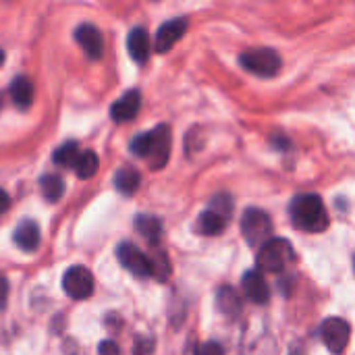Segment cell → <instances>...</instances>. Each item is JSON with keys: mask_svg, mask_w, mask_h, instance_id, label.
<instances>
[{"mask_svg": "<svg viewBox=\"0 0 355 355\" xmlns=\"http://www.w3.org/2000/svg\"><path fill=\"white\" fill-rule=\"evenodd\" d=\"M40 189L42 196L50 202H58L64 196V181L58 175H44L40 179Z\"/></svg>", "mask_w": 355, "mask_h": 355, "instance_id": "44dd1931", "label": "cell"}, {"mask_svg": "<svg viewBox=\"0 0 355 355\" xmlns=\"http://www.w3.org/2000/svg\"><path fill=\"white\" fill-rule=\"evenodd\" d=\"M139 183H141V175L133 166H123L114 173V187L123 196H133L139 189Z\"/></svg>", "mask_w": 355, "mask_h": 355, "instance_id": "d6986e66", "label": "cell"}, {"mask_svg": "<svg viewBox=\"0 0 355 355\" xmlns=\"http://www.w3.org/2000/svg\"><path fill=\"white\" fill-rule=\"evenodd\" d=\"M241 287H243V293L248 295V300H252L254 304H260V306L268 304L270 287L260 270H248L241 279Z\"/></svg>", "mask_w": 355, "mask_h": 355, "instance_id": "7c38bea8", "label": "cell"}, {"mask_svg": "<svg viewBox=\"0 0 355 355\" xmlns=\"http://www.w3.org/2000/svg\"><path fill=\"white\" fill-rule=\"evenodd\" d=\"M75 40L79 42V46L83 48L85 56L92 58V60H98L102 56V50H104V40H102V33L96 25L92 23H81L77 29H75Z\"/></svg>", "mask_w": 355, "mask_h": 355, "instance_id": "30bf717a", "label": "cell"}, {"mask_svg": "<svg viewBox=\"0 0 355 355\" xmlns=\"http://www.w3.org/2000/svg\"><path fill=\"white\" fill-rule=\"evenodd\" d=\"M12 241H15L17 248L23 250V252H33V250H37V245H40V227H37V223L31 220V218H23V220L17 225L15 233H12Z\"/></svg>", "mask_w": 355, "mask_h": 355, "instance_id": "4fadbf2b", "label": "cell"}, {"mask_svg": "<svg viewBox=\"0 0 355 355\" xmlns=\"http://www.w3.org/2000/svg\"><path fill=\"white\" fill-rule=\"evenodd\" d=\"M216 310L229 318H237L241 314V300L233 287H220L216 291Z\"/></svg>", "mask_w": 355, "mask_h": 355, "instance_id": "ac0fdd59", "label": "cell"}, {"mask_svg": "<svg viewBox=\"0 0 355 355\" xmlns=\"http://www.w3.org/2000/svg\"><path fill=\"white\" fill-rule=\"evenodd\" d=\"M135 231L150 243L156 245L162 237V223L160 218L152 216V214H139L135 218Z\"/></svg>", "mask_w": 355, "mask_h": 355, "instance_id": "e0dca14e", "label": "cell"}, {"mask_svg": "<svg viewBox=\"0 0 355 355\" xmlns=\"http://www.w3.org/2000/svg\"><path fill=\"white\" fill-rule=\"evenodd\" d=\"M295 260L293 245L287 239L272 237L266 245L260 248L256 264L260 272H283Z\"/></svg>", "mask_w": 355, "mask_h": 355, "instance_id": "3957f363", "label": "cell"}, {"mask_svg": "<svg viewBox=\"0 0 355 355\" xmlns=\"http://www.w3.org/2000/svg\"><path fill=\"white\" fill-rule=\"evenodd\" d=\"M150 264H152V277H156L158 281H166L168 275H171V264H168V258L164 252L156 250L152 256H150Z\"/></svg>", "mask_w": 355, "mask_h": 355, "instance_id": "603a6c76", "label": "cell"}, {"mask_svg": "<svg viewBox=\"0 0 355 355\" xmlns=\"http://www.w3.org/2000/svg\"><path fill=\"white\" fill-rule=\"evenodd\" d=\"M154 349V339L148 337H139L135 341V355H150Z\"/></svg>", "mask_w": 355, "mask_h": 355, "instance_id": "cb8c5ba5", "label": "cell"}, {"mask_svg": "<svg viewBox=\"0 0 355 355\" xmlns=\"http://www.w3.org/2000/svg\"><path fill=\"white\" fill-rule=\"evenodd\" d=\"M239 64L256 77H275L283 60L275 48H250L239 54Z\"/></svg>", "mask_w": 355, "mask_h": 355, "instance_id": "277c9868", "label": "cell"}, {"mask_svg": "<svg viewBox=\"0 0 355 355\" xmlns=\"http://www.w3.org/2000/svg\"><path fill=\"white\" fill-rule=\"evenodd\" d=\"M79 156H81L79 144L71 139V141H64L62 146H58V148L54 150L52 160H54V164H58V166H64V168H71V166H73V168H75Z\"/></svg>", "mask_w": 355, "mask_h": 355, "instance_id": "ffe728a7", "label": "cell"}, {"mask_svg": "<svg viewBox=\"0 0 355 355\" xmlns=\"http://www.w3.org/2000/svg\"><path fill=\"white\" fill-rule=\"evenodd\" d=\"M2 60H4V52H2V48H0V64H2Z\"/></svg>", "mask_w": 355, "mask_h": 355, "instance_id": "f1b7e54d", "label": "cell"}, {"mask_svg": "<svg viewBox=\"0 0 355 355\" xmlns=\"http://www.w3.org/2000/svg\"><path fill=\"white\" fill-rule=\"evenodd\" d=\"M289 214L293 225L300 231L306 233H322L329 229V214L327 208L320 200V196L316 193H306V196H297L291 206H289Z\"/></svg>", "mask_w": 355, "mask_h": 355, "instance_id": "7a4b0ae2", "label": "cell"}, {"mask_svg": "<svg viewBox=\"0 0 355 355\" xmlns=\"http://www.w3.org/2000/svg\"><path fill=\"white\" fill-rule=\"evenodd\" d=\"M227 225H229V216H225V214H220V212L208 208V210H204V212L200 214V218H198V223H196V229H198L200 235L212 237V235H220V233L227 229Z\"/></svg>", "mask_w": 355, "mask_h": 355, "instance_id": "2e32d148", "label": "cell"}, {"mask_svg": "<svg viewBox=\"0 0 355 355\" xmlns=\"http://www.w3.org/2000/svg\"><path fill=\"white\" fill-rule=\"evenodd\" d=\"M241 233L252 248H262L272 239V220L260 208H248L241 216Z\"/></svg>", "mask_w": 355, "mask_h": 355, "instance_id": "5b68a950", "label": "cell"}, {"mask_svg": "<svg viewBox=\"0 0 355 355\" xmlns=\"http://www.w3.org/2000/svg\"><path fill=\"white\" fill-rule=\"evenodd\" d=\"M127 50H129V56L139 64H144L150 58V37L144 27H133L129 31Z\"/></svg>", "mask_w": 355, "mask_h": 355, "instance_id": "5bb4252c", "label": "cell"}, {"mask_svg": "<svg viewBox=\"0 0 355 355\" xmlns=\"http://www.w3.org/2000/svg\"><path fill=\"white\" fill-rule=\"evenodd\" d=\"M139 108H141V92L129 89L110 106V119L114 123H127V121L135 119Z\"/></svg>", "mask_w": 355, "mask_h": 355, "instance_id": "8fae6325", "label": "cell"}, {"mask_svg": "<svg viewBox=\"0 0 355 355\" xmlns=\"http://www.w3.org/2000/svg\"><path fill=\"white\" fill-rule=\"evenodd\" d=\"M322 341L333 355H341L352 339V327L343 318H327L320 327Z\"/></svg>", "mask_w": 355, "mask_h": 355, "instance_id": "8992f818", "label": "cell"}, {"mask_svg": "<svg viewBox=\"0 0 355 355\" xmlns=\"http://www.w3.org/2000/svg\"><path fill=\"white\" fill-rule=\"evenodd\" d=\"M10 98L19 110H27L33 102V81L27 75H17L10 81Z\"/></svg>", "mask_w": 355, "mask_h": 355, "instance_id": "9a60e30c", "label": "cell"}, {"mask_svg": "<svg viewBox=\"0 0 355 355\" xmlns=\"http://www.w3.org/2000/svg\"><path fill=\"white\" fill-rule=\"evenodd\" d=\"M171 146H173V137L168 125H158L152 131L135 135L129 148L135 156L146 158L150 162V168L160 171L162 166H166L171 158Z\"/></svg>", "mask_w": 355, "mask_h": 355, "instance_id": "6da1fadb", "label": "cell"}, {"mask_svg": "<svg viewBox=\"0 0 355 355\" xmlns=\"http://www.w3.org/2000/svg\"><path fill=\"white\" fill-rule=\"evenodd\" d=\"M6 300H8V281L4 275H0V310L6 308Z\"/></svg>", "mask_w": 355, "mask_h": 355, "instance_id": "4316f807", "label": "cell"}, {"mask_svg": "<svg viewBox=\"0 0 355 355\" xmlns=\"http://www.w3.org/2000/svg\"><path fill=\"white\" fill-rule=\"evenodd\" d=\"M62 289L71 300H87L94 293V277L85 266H71L62 277Z\"/></svg>", "mask_w": 355, "mask_h": 355, "instance_id": "ba28073f", "label": "cell"}, {"mask_svg": "<svg viewBox=\"0 0 355 355\" xmlns=\"http://www.w3.org/2000/svg\"><path fill=\"white\" fill-rule=\"evenodd\" d=\"M116 258L123 264L125 270H129L133 277L137 279H148L152 277V264H150V256H146L137 245L133 243H121L116 248Z\"/></svg>", "mask_w": 355, "mask_h": 355, "instance_id": "52a82bcc", "label": "cell"}, {"mask_svg": "<svg viewBox=\"0 0 355 355\" xmlns=\"http://www.w3.org/2000/svg\"><path fill=\"white\" fill-rule=\"evenodd\" d=\"M185 31H187V19H183V17L162 23L156 31V37H154V50L160 54L168 52L185 35Z\"/></svg>", "mask_w": 355, "mask_h": 355, "instance_id": "9c48e42d", "label": "cell"}, {"mask_svg": "<svg viewBox=\"0 0 355 355\" xmlns=\"http://www.w3.org/2000/svg\"><path fill=\"white\" fill-rule=\"evenodd\" d=\"M8 208H10V196L4 189H0V214H4Z\"/></svg>", "mask_w": 355, "mask_h": 355, "instance_id": "83f0119b", "label": "cell"}, {"mask_svg": "<svg viewBox=\"0 0 355 355\" xmlns=\"http://www.w3.org/2000/svg\"><path fill=\"white\" fill-rule=\"evenodd\" d=\"M98 166H100V160H98L96 152L85 150V152H81V156L75 164V175L79 179H92L98 173Z\"/></svg>", "mask_w": 355, "mask_h": 355, "instance_id": "7402d4cb", "label": "cell"}, {"mask_svg": "<svg viewBox=\"0 0 355 355\" xmlns=\"http://www.w3.org/2000/svg\"><path fill=\"white\" fill-rule=\"evenodd\" d=\"M98 354L100 355H121V349L114 341H102L98 345Z\"/></svg>", "mask_w": 355, "mask_h": 355, "instance_id": "484cf974", "label": "cell"}, {"mask_svg": "<svg viewBox=\"0 0 355 355\" xmlns=\"http://www.w3.org/2000/svg\"><path fill=\"white\" fill-rule=\"evenodd\" d=\"M196 355H225V352H223V347L216 341H208V343L198 347Z\"/></svg>", "mask_w": 355, "mask_h": 355, "instance_id": "d4e9b609", "label": "cell"}]
</instances>
